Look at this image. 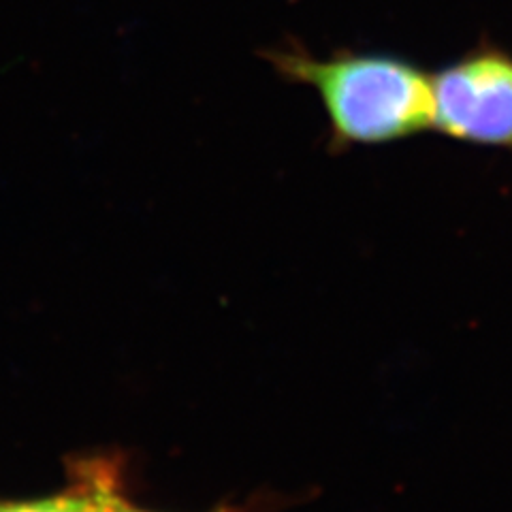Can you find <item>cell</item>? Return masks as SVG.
<instances>
[{
	"instance_id": "6da1fadb",
	"label": "cell",
	"mask_w": 512,
	"mask_h": 512,
	"mask_svg": "<svg viewBox=\"0 0 512 512\" xmlns=\"http://www.w3.org/2000/svg\"><path fill=\"white\" fill-rule=\"evenodd\" d=\"M263 56L286 82L318 92L340 143H389L434 122L431 75L408 58L350 50L316 58L293 45Z\"/></svg>"
},
{
	"instance_id": "277c9868",
	"label": "cell",
	"mask_w": 512,
	"mask_h": 512,
	"mask_svg": "<svg viewBox=\"0 0 512 512\" xmlns=\"http://www.w3.org/2000/svg\"><path fill=\"white\" fill-rule=\"evenodd\" d=\"M105 512H143V510H137V508H131V506H128L122 498H120V495L116 493L114 495V498H111V502L107 504V508H105Z\"/></svg>"
},
{
	"instance_id": "3957f363",
	"label": "cell",
	"mask_w": 512,
	"mask_h": 512,
	"mask_svg": "<svg viewBox=\"0 0 512 512\" xmlns=\"http://www.w3.org/2000/svg\"><path fill=\"white\" fill-rule=\"evenodd\" d=\"M116 493L118 491L107 476H94L90 485L73 495H60V498L41 502L0 506V512H105L107 504Z\"/></svg>"
},
{
	"instance_id": "7a4b0ae2",
	"label": "cell",
	"mask_w": 512,
	"mask_h": 512,
	"mask_svg": "<svg viewBox=\"0 0 512 512\" xmlns=\"http://www.w3.org/2000/svg\"><path fill=\"white\" fill-rule=\"evenodd\" d=\"M434 122L440 133L512 150V54L483 41L431 75Z\"/></svg>"
}]
</instances>
